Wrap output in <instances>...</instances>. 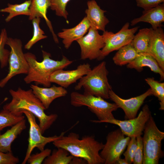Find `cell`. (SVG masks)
Wrapping results in <instances>:
<instances>
[{
	"instance_id": "6da1fadb",
	"label": "cell",
	"mask_w": 164,
	"mask_h": 164,
	"mask_svg": "<svg viewBox=\"0 0 164 164\" xmlns=\"http://www.w3.org/2000/svg\"><path fill=\"white\" fill-rule=\"evenodd\" d=\"M9 92L12 100L4 105L3 109L16 115H23L22 112L24 111L32 113L38 119L43 134L57 119V114L47 115L45 113L44 110L46 109L31 89L25 90L19 88L16 91L10 89Z\"/></svg>"
},
{
	"instance_id": "7a4b0ae2",
	"label": "cell",
	"mask_w": 164,
	"mask_h": 164,
	"mask_svg": "<svg viewBox=\"0 0 164 164\" xmlns=\"http://www.w3.org/2000/svg\"><path fill=\"white\" fill-rule=\"evenodd\" d=\"M53 143L57 148L65 149L73 156L83 159L87 164H104L100 154L104 144L92 135H85L80 138L78 134L70 132Z\"/></svg>"
},
{
	"instance_id": "3957f363",
	"label": "cell",
	"mask_w": 164,
	"mask_h": 164,
	"mask_svg": "<svg viewBox=\"0 0 164 164\" xmlns=\"http://www.w3.org/2000/svg\"><path fill=\"white\" fill-rule=\"evenodd\" d=\"M42 52L43 59L41 62L37 61L36 56L32 53L28 52L24 54L29 69L24 80L27 84L34 82L49 87L51 84L50 81L51 75L56 70L65 68L72 63L73 61L64 56L61 60H55L50 58V53L43 50Z\"/></svg>"
},
{
	"instance_id": "277c9868",
	"label": "cell",
	"mask_w": 164,
	"mask_h": 164,
	"mask_svg": "<svg viewBox=\"0 0 164 164\" xmlns=\"http://www.w3.org/2000/svg\"><path fill=\"white\" fill-rule=\"evenodd\" d=\"M108 73L106 63L102 61L79 79L75 89L78 91L82 87L84 92L90 94L104 99H109V91L112 89L108 81Z\"/></svg>"
},
{
	"instance_id": "5b68a950",
	"label": "cell",
	"mask_w": 164,
	"mask_h": 164,
	"mask_svg": "<svg viewBox=\"0 0 164 164\" xmlns=\"http://www.w3.org/2000/svg\"><path fill=\"white\" fill-rule=\"evenodd\" d=\"M70 103L75 107L87 106L94 114L98 120H91L92 122L101 121L114 118L112 112L119 108L115 103H110L100 97H97L85 92L81 94L72 92L70 95Z\"/></svg>"
},
{
	"instance_id": "8992f818",
	"label": "cell",
	"mask_w": 164,
	"mask_h": 164,
	"mask_svg": "<svg viewBox=\"0 0 164 164\" xmlns=\"http://www.w3.org/2000/svg\"><path fill=\"white\" fill-rule=\"evenodd\" d=\"M143 132L142 164H158L164 155L161 146L164 132L158 128L152 115L146 123Z\"/></svg>"
},
{
	"instance_id": "52a82bcc",
	"label": "cell",
	"mask_w": 164,
	"mask_h": 164,
	"mask_svg": "<svg viewBox=\"0 0 164 164\" xmlns=\"http://www.w3.org/2000/svg\"><path fill=\"white\" fill-rule=\"evenodd\" d=\"M6 44L11 48L8 60L9 71L6 76L0 81L1 88L4 87L15 76L21 74H27L29 69L28 63L22 51L21 40L8 37Z\"/></svg>"
},
{
	"instance_id": "ba28073f",
	"label": "cell",
	"mask_w": 164,
	"mask_h": 164,
	"mask_svg": "<svg viewBox=\"0 0 164 164\" xmlns=\"http://www.w3.org/2000/svg\"><path fill=\"white\" fill-rule=\"evenodd\" d=\"M120 128L111 131L107 135L106 142L100 152L104 164H115L121 157L130 139Z\"/></svg>"
},
{
	"instance_id": "9c48e42d",
	"label": "cell",
	"mask_w": 164,
	"mask_h": 164,
	"mask_svg": "<svg viewBox=\"0 0 164 164\" xmlns=\"http://www.w3.org/2000/svg\"><path fill=\"white\" fill-rule=\"evenodd\" d=\"M130 23L126 22L118 32L105 31L102 35L104 46L101 50L99 60H102L111 52L118 50L131 42L139 26L129 29Z\"/></svg>"
},
{
	"instance_id": "30bf717a",
	"label": "cell",
	"mask_w": 164,
	"mask_h": 164,
	"mask_svg": "<svg viewBox=\"0 0 164 164\" xmlns=\"http://www.w3.org/2000/svg\"><path fill=\"white\" fill-rule=\"evenodd\" d=\"M22 113L26 115L29 125L28 147L25 157L22 163V164H25L35 148H37L40 151H42L47 144L59 139L64 135L66 132H63L59 135L44 136L43 135L39 125L37 123L35 116L27 111H23Z\"/></svg>"
},
{
	"instance_id": "8fae6325",
	"label": "cell",
	"mask_w": 164,
	"mask_h": 164,
	"mask_svg": "<svg viewBox=\"0 0 164 164\" xmlns=\"http://www.w3.org/2000/svg\"><path fill=\"white\" fill-rule=\"evenodd\" d=\"M151 115L149 106L145 104L138 116L124 120L115 118L101 121L99 123H107L118 126L123 133L130 137L141 136L146 123Z\"/></svg>"
},
{
	"instance_id": "7c38bea8",
	"label": "cell",
	"mask_w": 164,
	"mask_h": 164,
	"mask_svg": "<svg viewBox=\"0 0 164 164\" xmlns=\"http://www.w3.org/2000/svg\"><path fill=\"white\" fill-rule=\"evenodd\" d=\"M88 31L86 35L77 41L81 49V59L99 60L105 45L103 36L98 30L91 27Z\"/></svg>"
},
{
	"instance_id": "4fadbf2b",
	"label": "cell",
	"mask_w": 164,
	"mask_h": 164,
	"mask_svg": "<svg viewBox=\"0 0 164 164\" xmlns=\"http://www.w3.org/2000/svg\"><path fill=\"white\" fill-rule=\"evenodd\" d=\"M109 99L121 108L126 119L133 118L136 116L137 113L145 100L148 96L152 95L151 89L139 96L128 99H123L118 95L112 89L109 93Z\"/></svg>"
},
{
	"instance_id": "5bb4252c",
	"label": "cell",
	"mask_w": 164,
	"mask_h": 164,
	"mask_svg": "<svg viewBox=\"0 0 164 164\" xmlns=\"http://www.w3.org/2000/svg\"><path fill=\"white\" fill-rule=\"evenodd\" d=\"M91 69L90 65L88 63L80 64L73 70L59 69L51 75L50 81L51 83H56L64 88H67L87 74Z\"/></svg>"
},
{
	"instance_id": "9a60e30c",
	"label": "cell",
	"mask_w": 164,
	"mask_h": 164,
	"mask_svg": "<svg viewBox=\"0 0 164 164\" xmlns=\"http://www.w3.org/2000/svg\"><path fill=\"white\" fill-rule=\"evenodd\" d=\"M147 53L155 59L164 71V32L162 27L152 28Z\"/></svg>"
},
{
	"instance_id": "2e32d148",
	"label": "cell",
	"mask_w": 164,
	"mask_h": 164,
	"mask_svg": "<svg viewBox=\"0 0 164 164\" xmlns=\"http://www.w3.org/2000/svg\"><path fill=\"white\" fill-rule=\"evenodd\" d=\"M30 87L35 95L40 101L46 109L56 99L65 96L67 91L62 87L53 85L49 87H42L32 84Z\"/></svg>"
},
{
	"instance_id": "e0dca14e",
	"label": "cell",
	"mask_w": 164,
	"mask_h": 164,
	"mask_svg": "<svg viewBox=\"0 0 164 164\" xmlns=\"http://www.w3.org/2000/svg\"><path fill=\"white\" fill-rule=\"evenodd\" d=\"M87 4L88 9L85 12L90 27L98 30L105 31V26L109 22L104 15L106 11L101 9L94 0L88 1Z\"/></svg>"
},
{
	"instance_id": "ac0fdd59",
	"label": "cell",
	"mask_w": 164,
	"mask_h": 164,
	"mask_svg": "<svg viewBox=\"0 0 164 164\" xmlns=\"http://www.w3.org/2000/svg\"><path fill=\"white\" fill-rule=\"evenodd\" d=\"M164 22V4L163 3L154 7L144 10L142 15L132 20L131 21L130 25L133 26L140 22H145L150 24L152 28L155 29L162 27V23Z\"/></svg>"
},
{
	"instance_id": "d6986e66",
	"label": "cell",
	"mask_w": 164,
	"mask_h": 164,
	"mask_svg": "<svg viewBox=\"0 0 164 164\" xmlns=\"http://www.w3.org/2000/svg\"><path fill=\"white\" fill-rule=\"evenodd\" d=\"M90 27V23L85 16L75 27L70 29H63L58 34V36L63 39L64 47L68 49L72 43L83 37Z\"/></svg>"
},
{
	"instance_id": "ffe728a7",
	"label": "cell",
	"mask_w": 164,
	"mask_h": 164,
	"mask_svg": "<svg viewBox=\"0 0 164 164\" xmlns=\"http://www.w3.org/2000/svg\"><path fill=\"white\" fill-rule=\"evenodd\" d=\"M145 67H149L152 71L159 74L161 80H164V71L160 67L155 59L147 53H139L136 58L127 65L128 68L135 69L139 72L142 70Z\"/></svg>"
},
{
	"instance_id": "44dd1931",
	"label": "cell",
	"mask_w": 164,
	"mask_h": 164,
	"mask_svg": "<svg viewBox=\"0 0 164 164\" xmlns=\"http://www.w3.org/2000/svg\"><path fill=\"white\" fill-rule=\"evenodd\" d=\"M26 127V121L24 119L11 127L4 133L0 134V151L12 152V143Z\"/></svg>"
},
{
	"instance_id": "7402d4cb",
	"label": "cell",
	"mask_w": 164,
	"mask_h": 164,
	"mask_svg": "<svg viewBox=\"0 0 164 164\" xmlns=\"http://www.w3.org/2000/svg\"><path fill=\"white\" fill-rule=\"evenodd\" d=\"M50 5V0H31L29 19L32 20L36 17L44 18L52 33L54 41L58 43L59 42L58 39L53 31L51 22L46 15L47 9Z\"/></svg>"
},
{
	"instance_id": "603a6c76",
	"label": "cell",
	"mask_w": 164,
	"mask_h": 164,
	"mask_svg": "<svg viewBox=\"0 0 164 164\" xmlns=\"http://www.w3.org/2000/svg\"><path fill=\"white\" fill-rule=\"evenodd\" d=\"M138 54L131 43L119 49L113 60L116 65L121 66L130 63Z\"/></svg>"
},
{
	"instance_id": "cb8c5ba5",
	"label": "cell",
	"mask_w": 164,
	"mask_h": 164,
	"mask_svg": "<svg viewBox=\"0 0 164 164\" xmlns=\"http://www.w3.org/2000/svg\"><path fill=\"white\" fill-rule=\"evenodd\" d=\"M152 30V28L140 29L131 42L138 53H147Z\"/></svg>"
},
{
	"instance_id": "d4e9b609",
	"label": "cell",
	"mask_w": 164,
	"mask_h": 164,
	"mask_svg": "<svg viewBox=\"0 0 164 164\" xmlns=\"http://www.w3.org/2000/svg\"><path fill=\"white\" fill-rule=\"evenodd\" d=\"M31 0L25 1L20 4H8L7 6L0 10L2 12H6L9 15L5 19L6 22L10 21L13 18L19 15H30L29 7Z\"/></svg>"
},
{
	"instance_id": "484cf974",
	"label": "cell",
	"mask_w": 164,
	"mask_h": 164,
	"mask_svg": "<svg viewBox=\"0 0 164 164\" xmlns=\"http://www.w3.org/2000/svg\"><path fill=\"white\" fill-rule=\"evenodd\" d=\"M65 149L57 148L54 149L51 154L44 160L43 164H70L73 156L69 155Z\"/></svg>"
},
{
	"instance_id": "4316f807",
	"label": "cell",
	"mask_w": 164,
	"mask_h": 164,
	"mask_svg": "<svg viewBox=\"0 0 164 164\" xmlns=\"http://www.w3.org/2000/svg\"><path fill=\"white\" fill-rule=\"evenodd\" d=\"M25 119L23 115H16L3 109L0 112V134L5 128L12 127Z\"/></svg>"
},
{
	"instance_id": "83f0119b",
	"label": "cell",
	"mask_w": 164,
	"mask_h": 164,
	"mask_svg": "<svg viewBox=\"0 0 164 164\" xmlns=\"http://www.w3.org/2000/svg\"><path fill=\"white\" fill-rule=\"evenodd\" d=\"M145 81L150 87L152 95L157 97L160 104L159 109L164 110V83L155 80L153 78L148 77Z\"/></svg>"
},
{
	"instance_id": "f1b7e54d",
	"label": "cell",
	"mask_w": 164,
	"mask_h": 164,
	"mask_svg": "<svg viewBox=\"0 0 164 164\" xmlns=\"http://www.w3.org/2000/svg\"><path fill=\"white\" fill-rule=\"evenodd\" d=\"M41 18L36 17L32 20L33 28V35L31 39L25 45L24 47L25 49H30L38 41L47 38V36L44 35V31L39 27Z\"/></svg>"
},
{
	"instance_id": "f546056e",
	"label": "cell",
	"mask_w": 164,
	"mask_h": 164,
	"mask_svg": "<svg viewBox=\"0 0 164 164\" xmlns=\"http://www.w3.org/2000/svg\"><path fill=\"white\" fill-rule=\"evenodd\" d=\"M8 38L6 29H2L0 34V63L2 68L6 66L8 63L10 51L5 48Z\"/></svg>"
},
{
	"instance_id": "4dcf8cb0",
	"label": "cell",
	"mask_w": 164,
	"mask_h": 164,
	"mask_svg": "<svg viewBox=\"0 0 164 164\" xmlns=\"http://www.w3.org/2000/svg\"><path fill=\"white\" fill-rule=\"evenodd\" d=\"M51 9L55 12L56 15L67 19L68 13L66 10L68 3L70 0H50Z\"/></svg>"
},
{
	"instance_id": "1f68e13d",
	"label": "cell",
	"mask_w": 164,
	"mask_h": 164,
	"mask_svg": "<svg viewBox=\"0 0 164 164\" xmlns=\"http://www.w3.org/2000/svg\"><path fill=\"white\" fill-rule=\"evenodd\" d=\"M137 146V141L136 137H131L130 141L127 146V149L123 153L124 159L128 164H131L133 163Z\"/></svg>"
},
{
	"instance_id": "d6a6232c",
	"label": "cell",
	"mask_w": 164,
	"mask_h": 164,
	"mask_svg": "<svg viewBox=\"0 0 164 164\" xmlns=\"http://www.w3.org/2000/svg\"><path fill=\"white\" fill-rule=\"evenodd\" d=\"M51 149H45L39 153L31 154L29 157L27 162L29 164H41L44 159L51 153Z\"/></svg>"
},
{
	"instance_id": "836d02e7",
	"label": "cell",
	"mask_w": 164,
	"mask_h": 164,
	"mask_svg": "<svg viewBox=\"0 0 164 164\" xmlns=\"http://www.w3.org/2000/svg\"><path fill=\"white\" fill-rule=\"evenodd\" d=\"M136 138L137 146L133 163L134 164H142L143 155L142 138L141 136H138Z\"/></svg>"
},
{
	"instance_id": "e575fe53",
	"label": "cell",
	"mask_w": 164,
	"mask_h": 164,
	"mask_svg": "<svg viewBox=\"0 0 164 164\" xmlns=\"http://www.w3.org/2000/svg\"><path fill=\"white\" fill-rule=\"evenodd\" d=\"M19 162V158L15 156L12 152L0 151V164H16Z\"/></svg>"
},
{
	"instance_id": "d590c367",
	"label": "cell",
	"mask_w": 164,
	"mask_h": 164,
	"mask_svg": "<svg viewBox=\"0 0 164 164\" xmlns=\"http://www.w3.org/2000/svg\"><path fill=\"white\" fill-rule=\"evenodd\" d=\"M137 6L144 10L156 7L164 2V0H135Z\"/></svg>"
},
{
	"instance_id": "8d00e7d4",
	"label": "cell",
	"mask_w": 164,
	"mask_h": 164,
	"mask_svg": "<svg viewBox=\"0 0 164 164\" xmlns=\"http://www.w3.org/2000/svg\"><path fill=\"white\" fill-rule=\"evenodd\" d=\"M87 163L86 161L83 159L73 156L70 164H80Z\"/></svg>"
},
{
	"instance_id": "74e56055",
	"label": "cell",
	"mask_w": 164,
	"mask_h": 164,
	"mask_svg": "<svg viewBox=\"0 0 164 164\" xmlns=\"http://www.w3.org/2000/svg\"><path fill=\"white\" fill-rule=\"evenodd\" d=\"M115 164H128V163L124 159L120 157L117 160Z\"/></svg>"
}]
</instances>
